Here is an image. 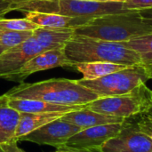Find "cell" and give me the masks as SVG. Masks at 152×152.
<instances>
[{"label":"cell","mask_w":152,"mask_h":152,"mask_svg":"<svg viewBox=\"0 0 152 152\" xmlns=\"http://www.w3.org/2000/svg\"><path fill=\"white\" fill-rule=\"evenodd\" d=\"M74 28H47L38 27L33 30V37L44 51L64 48L74 37Z\"/></svg>","instance_id":"12"},{"label":"cell","mask_w":152,"mask_h":152,"mask_svg":"<svg viewBox=\"0 0 152 152\" xmlns=\"http://www.w3.org/2000/svg\"><path fill=\"white\" fill-rule=\"evenodd\" d=\"M123 45L139 54L141 65L147 69L152 79V32L124 42Z\"/></svg>","instance_id":"18"},{"label":"cell","mask_w":152,"mask_h":152,"mask_svg":"<svg viewBox=\"0 0 152 152\" xmlns=\"http://www.w3.org/2000/svg\"><path fill=\"white\" fill-rule=\"evenodd\" d=\"M6 49H8L6 46H4V45L0 44V54H1V53H4V52L6 50Z\"/></svg>","instance_id":"28"},{"label":"cell","mask_w":152,"mask_h":152,"mask_svg":"<svg viewBox=\"0 0 152 152\" xmlns=\"http://www.w3.org/2000/svg\"><path fill=\"white\" fill-rule=\"evenodd\" d=\"M65 112H47V113H20L18 127L15 134V140H18L33 132L34 130L62 118Z\"/></svg>","instance_id":"16"},{"label":"cell","mask_w":152,"mask_h":152,"mask_svg":"<svg viewBox=\"0 0 152 152\" xmlns=\"http://www.w3.org/2000/svg\"><path fill=\"white\" fill-rule=\"evenodd\" d=\"M38 26L27 18L22 19H0V29L15 31H33Z\"/></svg>","instance_id":"20"},{"label":"cell","mask_w":152,"mask_h":152,"mask_svg":"<svg viewBox=\"0 0 152 152\" xmlns=\"http://www.w3.org/2000/svg\"><path fill=\"white\" fill-rule=\"evenodd\" d=\"M137 128L152 140V114L146 112L140 115V118L135 123Z\"/></svg>","instance_id":"21"},{"label":"cell","mask_w":152,"mask_h":152,"mask_svg":"<svg viewBox=\"0 0 152 152\" xmlns=\"http://www.w3.org/2000/svg\"><path fill=\"white\" fill-rule=\"evenodd\" d=\"M33 35V31H15V30H4L0 32V44L4 45L7 48L13 47L17 45L26 41Z\"/></svg>","instance_id":"19"},{"label":"cell","mask_w":152,"mask_h":152,"mask_svg":"<svg viewBox=\"0 0 152 152\" xmlns=\"http://www.w3.org/2000/svg\"><path fill=\"white\" fill-rule=\"evenodd\" d=\"M0 152H4V151H2V150L0 149Z\"/></svg>","instance_id":"32"},{"label":"cell","mask_w":152,"mask_h":152,"mask_svg":"<svg viewBox=\"0 0 152 152\" xmlns=\"http://www.w3.org/2000/svg\"><path fill=\"white\" fill-rule=\"evenodd\" d=\"M67 152H102L99 149H94V150H87V151H74V150H63Z\"/></svg>","instance_id":"27"},{"label":"cell","mask_w":152,"mask_h":152,"mask_svg":"<svg viewBox=\"0 0 152 152\" xmlns=\"http://www.w3.org/2000/svg\"><path fill=\"white\" fill-rule=\"evenodd\" d=\"M149 79H151L150 75L143 66L133 65L100 78L93 80L81 78L77 82L102 98L127 94L140 85L146 84Z\"/></svg>","instance_id":"5"},{"label":"cell","mask_w":152,"mask_h":152,"mask_svg":"<svg viewBox=\"0 0 152 152\" xmlns=\"http://www.w3.org/2000/svg\"><path fill=\"white\" fill-rule=\"evenodd\" d=\"M152 107V91L142 84L131 92L91 102L84 108L95 112L129 119L150 111Z\"/></svg>","instance_id":"4"},{"label":"cell","mask_w":152,"mask_h":152,"mask_svg":"<svg viewBox=\"0 0 152 152\" xmlns=\"http://www.w3.org/2000/svg\"><path fill=\"white\" fill-rule=\"evenodd\" d=\"M152 8V0H126L124 2V9L126 11H140Z\"/></svg>","instance_id":"22"},{"label":"cell","mask_w":152,"mask_h":152,"mask_svg":"<svg viewBox=\"0 0 152 152\" xmlns=\"http://www.w3.org/2000/svg\"><path fill=\"white\" fill-rule=\"evenodd\" d=\"M149 112H151V114H152V107H151V109L150 110V111H149Z\"/></svg>","instance_id":"31"},{"label":"cell","mask_w":152,"mask_h":152,"mask_svg":"<svg viewBox=\"0 0 152 152\" xmlns=\"http://www.w3.org/2000/svg\"><path fill=\"white\" fill-rule=\"evenodd\" d=\"M44 49L32 36L26 41L6 49L0 54V78L14 81L21 68Z\"/></svg>","instance_id":"6"},{"label":"cell","mask_w":152,"mask_h":152,"mask_svg":"<svg viewBox=\"0 0 152 152\" xmlns=\"http://www.w3.org/2000/svg\"><path fill=\"white\" fill-rule=\"evenodd\" d=\"M0 149L4 152H26L23 150H21L18 145H17V142L13 141L5 144H3L0 146Z\"/></svg>","instance_id":"23"},{"label":"cell","mask_w":152,"mask_h":152,"mask_svg":"<svg viewBox=\"0 0 152 152\" xmlns=\"http://www.w3.org/2000/svg\"><path fill=\"white\" fill-rule=\"evenodd\" d=\"M64 51L73 66L77 63L92 61H110L129 66L141 65L139 54L124 45L123 43L86 36L75 34L65 45Z\"/></svg>","instance_id":"3"},{"label":"cell","mask_w":152,"mask_h":152,"mask_svg":"<svg viewBox=\"0 0 152 152\" xmlns=\"http://www.w3.org/2000/svg\"><path fill=\"white\" fill-rule=\"evenodd\" d=\"M142 20L148 25L152 27V8H148V9H143L138 11Z\"/></svg>","instance_id":"24"},{"label":"cell","mask_w":152,"mask_h":152,"mask_svg":"<svg viewBox=\"0 0 152 152\" xmlns=\"http://www.w3.org/2000/svg\"><path fill=\"white\" fill-rule=\"evenodd\" d=\"M5 95L13 99L39 100L67 106L86 105L99 98L77 80L68 78H51L36 83L22 82L6 92Z\"/></svg>","instance_id":"1"},{"label":"cell","mask_w":152,"mask_h":152,"mask_svg":"<svg viewBox=\"0 0 152 152\" xmlns=\"http://www.w3.org/2000/svg\"><path fill=\"white\" fill-rule=\"evenodd\" d=\"M61 118L63 121L75 125L82 129L102 126V125L124 123L126 120L125 118H122L101 114L86 108H83L78 110L68 112Z\"/></svg>","instance_id":"11"},{"label":"cell","mask_w":152,"mask_h":152,"mask_svg":"<svg viewBox=\"0 0 152 152\" xmlns=\"http://www.w3.org/2000/svg\"><path fill=\"white\" fill-rule=\"evenodd\" d=\"M81 130L83 129L63 121L61 118H58L20 137L18 142H30L38 145H48L61 150L70 137Z\"/></svg>","instance_id":"8"},{"label":"cell","mask_w":152,"mask_h":152,"mask_svg":"<svg viewBox=\"0 0 152 152\" xmlns=\"http://www.w3.org/2000/svg\"><path fill=\"white\" fill-rule=\"evenodd\" d=\"M9 98V97H8ZM8 105L20 113H47V112H70L84 108L85 105L67 106L46 102L39 100L9 98Z\"/></svg>","instance_id":"13"},{"label":"cell","mask_w":152,"mask_h":152,"mask_svg":"<svg viewBox=\"0 0 152 152\" xmlns=\"http://www.w3.org/2000/svg\"><path fill=\"white\" fill-rule=\"evenodd\" d=\"M9 98L0 95V146L15 140L20 113L8 105Z\"/></svg>","instance_id":"14"},{"label":"cell","mask_w":152,"mask_h":152,"mask_svg":"<svg viewBox=\"0 0 152 152\" xmlns=\"http://www.w3.org/2000/svg\"><path fill=\"white\" fill-rule=\"evenodd\" d=\"M6 2L10 3L12 7L15 5H19V4H26V3H30L33 1H37V0H5Z\"/></svg>","instance_id":"26"},{"label":"cell","mask_w":152,"mask_h":152,"mask_svg":"<svg viewBox=\"0 0 152 152\" xmlns=\"http://www.w3.org/2000/svg\"><path fill=\"white\" fill-rule=\"evenodd\" d=\"M12 11V5L5 0H0V19L3 18L6 13Z\"/></svg>","instance_id":"25"},{"label":"cell","mask_w":152,"mask_h":152,"mask_svg":"<svg viewBox=\"0 0 152 152\" xmlns=\"http://www.w3.org/2000/svg\"><path fill=\"white\" fill-rule=\"evenodd\" d=\"M25 18L37 24L38 27L47 28H77L86 23L88 20L82 18H74L58 13L28 12H25Z\"/></svg>","instance_id":"15"},{"label":"cell","mask_w":152,"mask_h":152,"mask_svg":"<svg viewBox=\"0 0 152 152\" xmlns=\"http://www.w3.org/2000/svg\"><path fill=\"white\" fill-rule=\"evenodd\" d=\"M99 150L102 152H152V140L137 128L135 123L126 119L120 132Z\"/></svg>","instance_id":"7"},{"label":"cell","mask_w":152,"mask_h":152,"mask_svg":"<svg viewBox=\"0 0 152 152\" xmlns=\"http://www.w3.org/2000/svg\"><path fill=\"white\" fill-rule=\"evenodd\" d=\"M74 31L76 35L124 43L151 33L152 27L142 20L138 11H126L95 17Z\"/></svg>","instance_id":"2"},{"label":"cell","mask_w":152,"mask_h":152,"mask_svg":"<svg viewBox=\"0 0 152 152\" xmlns=\"http://www.w3.org/2000/svg\"><path fill=\"white\" fill-rule=\"evenodd\" d=\"M127 67L129 65L110 61H92L77 63L73 66V69L83 75L82 79L93 80L122 70Z\"/></svg>","instance_id":"17"},{"label":"cell","mask_w":152,"mask_h":152,"mask_svg":"<svg viewBox=\"0 0 152 152\" xmlns=\"http://www.w3.org/2000/svg\"><path fill=\"white\" fill-rule=\"evenodd\" d=\"M58 67L73 68L72 63L68 60L64 48L44 51L32 57L17 74L14 82L22 83L28 76L46 69Z\"/></svg>","instance_id":"10"},{"label":"cell","mask_w":152,"mask_h":152,"mask_svg":"<svg viewBox=\"0 0 152 152\" xmlns=\"http://www.w3.org/2000/svg\"><path fill=\"white\" fill-rule=\"evenodd\" d=\"M1 30H2V29H0V32H1Z\"/></svg>","instance_id":"33"},{"label":"cell","mask_w":152,"mask_h":152,"mask_svg":"<svg viewBox=\"0 0 152 152\" xmlns=\"http://www.w3.org/2000/svg\"><path fill=\"white\" fill-rule=\"evenodd\" d=\"M122 126L123 123H117L83 129L70 137L61 150L87 151L99 149L109 139L116 136Z\"/></svg>","instance_id":"9"},{"label":"cell","mask_w":152,"mask_h":152,"mask_svg":"<svg viewBox=\"0 0 152 152\" xmlns=\"http://www.w3.org/2000/svg\"><path fill=\"white\" fill-rule=\"evenodd\" d=\"M55 152H67L66 151H63V150H60V151H57Z\"/></svg>","instance_id":"30"},{"label":"cell","mask_w":152,"mask_h":152,"mask_svg":"<svg viewBox=\"0 0 152 152\" xmlns=\"http://www.w3.org/2000/svg\"><path fill=\"white\" fill-rule=\"evenodd\" d=\"M96 1H102V2H122V3H124L126 0H96Z\"/></svg>","instance_id":"29"}]
</instances>
